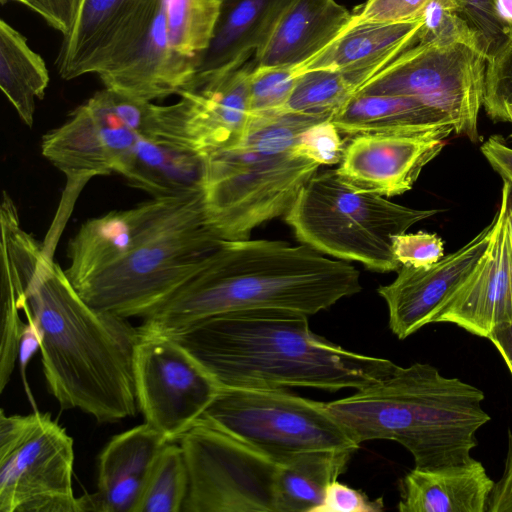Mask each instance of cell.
Listing matches in <instances>:
<instances>
[{
	"instance_id": "obj_32",
	"label": "cell",
	"mask_w": 512,
	"mask_h": 512,
	"mask_svg": "<svg viewBox=\"0 0 512 512\" xmlns=\"http://www.w3.org/2000/svg\"><path fill=\"white\" fill-rule=\"evenodd\" d=\"M418 42L461 43L485 56L479 36L462 18L453 0H430L422 16Z\"/></svg>"
},
{
	"instance_id": "obj_20",
	"label": "cell",
	"mask_w": 512,
	"mask_h": 512,
	"mask_svg": "<svg viewBox=\"0 0 512 512\" xmlns=\"http://www.w3.org/2000/svg\"><path fill=\"white\" fill-rule=\"evenodd\" d=\"M197 64L177 54L166 30L162 0L146 35L116 69L99 76L105 88L153 101L188 90Z\"/></svg>"
},
{
	"instance_id": "obj_2",
	"label": "cell",
	"mask_w": 512,
	"mask_h": 512,
	"mask_svg": "<svg viewBox=\"0 0 512 512\" xmlns=\"http://www.w3.org/2000/svg\"><path fill=\"white\" fill-rule=\"evenodd\" d=\"M308 317L274 309L233 311L166 337L189 351L221 387L358 390L395 368L388 359L346 350L315 334Z\"/></svg>"
},
{
	"instance_id": "obj_1",
	"label": "cell",
	"mask_w": 512,
	"mask_h": 512,
	"mask_svg": "<svg viewBox=\"0 0 512 512\" xmlns=\"http://www.w3.org/2000/svg\"><path fill=\"white\" fill-rule=\"evenodd\" d=\"M19 220L5 193L1 269L18 282L19 309L36 327L49 392L63 409H79L99 423L133 417L139 409L134 382L139 329L127 318L91 307Z\"/></svg>"
},
{
	"instance_id": "obj_4",
	"label": "cell",
	"mask_w": 512,
	"mask_h": 512,
	"mask_svg": "<svg viewBox=\"0 0 512 512\" xmlns=\"http://www.w3.org/2000/svg\"><path fill=\"white\" fill-rule=\"evenodd\" d=\"M484 398L476 386L416 362L396 365L378 382L326 406L359 445L395 441L411 453L415 467L431 468L472 457L476 433L490 421Z\"/></svg>"
},
{
	"instance_id": "obj_44",
	"label": "cell",
	"mask_w": 512,
	"mask_h": 512,
	"mask_svg": "<svg viewBox=\"0 0 512 512\" xmlns=\"http://www.w3.org/2000/svg\"><path fill=\"white\" fill-rule=\"evenodd\" d=\"M498 16L512 35V0H496Z\"/></svg>"
},
{
	"instance_id": "obj_11",
	"label": "cell",
	"mask_w": 512,
	"mask_h": 512,
	"mask_svg": "<svg viewBox=\"0 0 512 512\" xmlns=\"http://www.w3.org/2000/svg\"><path fill=\"white\" fill-rule=\"evenodd\" d=\"M134 382L145 422L176 442L205 413L221 386L183 346L166 336L139 332Z\"/></svg>"
},
{
	"instance_id": "obj_9",
	"label": "cell",
	"mask_w": 512,
	"mask_h": 512,
	"mask_svg": "<svg viewBox=\"0 0 512 512\" xmlns=\"http://www.w3.org/2000/svg\"><path fill=\"white\" fill-rule=\"evenodd\" d=\"M485 56L461 43L417 42L356 92L416 98L449 117L454 133L480 139Z\"/></svg>"
},
{
	"instance_id": "obj_14",
	"label": "cell",
	"mask_w": 512,
	"mask_h": 512,
	"mask_svg": "<svg viewBox=\"0 0 512 512\" xmlns=\"http://www.w3.org/2000/svg\"><path fill=\"white\" fill-rule=\"evenodd\" d=\"M161 0H82L56 61L59 75L72 80L119 67L139 45Z\"/></svg>"
},
{
	"instance_id": "obj_33",
	"label": "cell",
	"mask_w": 512,
	"mask_h": 512,
	"mask_svg": "<svg viewBox=\"0 0 512 512\" xmlns=\"http://www.w3.org/2000/svg\"><path fill=\"white\" fill-rule=\"evenodd\" d=\"M291 66H253L249 78L251 115L282 112L296 83Z\"/></svg>"
},
{
	"instance_id": "obj_43",
	"label": "cell",
	"mask_w": 512,
	"mask_h": 512,
	"mask_svg": "<svg viewBox=\"0 0 512 512\" xmlns=\"http://www.w3.org/2000/svg\"><path fill=\"white\" fill-rule=\"evenodd\" d=\"M512 375V322L496 327L488 336Z\"/></svg>"
},
{
	"instance_id": "obj_24",
	"label": "cell",
	"mask_w": 512,
	"mask_h": 512,
	"mask_svg": "<svg viewBox=\"0 0 512 512\" xmlns=\"http://www.w3.org/2000/svg\"><path fill=\"white\" fill-rule=\"evenodd\" d=\"M494 481L483 464L469 460L414 467L400 481L401 512H487Z\"/></svg>"
},
{
	"instance_id": "obj_22",
	"label": "cell",
	"mask_w": 512,
	"mask_h": 512,
	"mask_svg": "<svg viewBox=\"0 0 512 512\" xmlns=\"http://www.w3.org/2000/svg\"><path fill=\"white\" fill-rule=\"evenodd\" d=\"M352 13L336 0H290L253 63L296 67L324 49L351 21Z\"/></svg>"
},
{
	"instance_id": "obj_17",
	"label": "cell",
	"mask_w": 512,
	"mask_h": 512,
	"mask_svg": "<svg viewBox=\"0 0 512 512\" xmlns=\"http://www.w3.org/2000/svg\"><path fill=\"white\" fill-rule=\"evenodd\" d=\"M496 214L470 241L429 267L401 266L397 277L378 287L389 314V328L406 339L432 319L444 302L469 277L491 239Z\"/></svg>"
},
{
	"instance_id": "obj_27",
	"label": "cell",
	"mask_w": 512,
	"mask_h": 512,
	"mask_svg": "<svg viewBox=\"0 0 512 512\" xmlns=\"http://www.w3.org/2000/svg\"><path fill=\"white\" fill-rule=\"evenodd\" d=\"M49 84L43 58L26 38L5 20L0 21V87L22 121L31 127L35 103L42 99Z\"/></svg>"
},
{
	"instance_id": "obj_18",
	"label": "cell",
	"mask_w": 512,
	"mask_h": 512,
	"mask_svg": "<svg viewBox=\"0 0 512 512\" xmlns=\"http://www.w3.org/2000/svg\"><path fill=\"white\" fill-rule=\"evenodd\" d=\"M445 145L439 136L357 135L345 145L336 169L358 189L392 197L411 190Z\"/></svg>"
},
{
	"instance_id": "obj_34",
	"label": "cell",
	"mask_w": 512,
	"mask_h": 512,
	"mask_svg": "<svg viewBox=\"0 0 512 512\" xmlns=\"http://www.w3.org/2000/svg\"><path fill=\"white\" fill-rule=\"evenodd\" d=\"M344 148L341 133L330 117L308 126L296 144V150L301 156L320 166L340 163Z\"/></svg>"
},
{
	"instance_id": "obj_6",
	"label": "cell",
	"mask_w": 512,
	"mask_h": 512,
	"mask_svg": "<svg viewBox=\"0 0 512 512\" xmlns=\"http://www.w3.org/2000/svg\"><path fill=\"white\" fill-rule=\"evenodd\" d=\"M223 240L205 222L202 190L153 197L121 257L75 289L93 308L145 318L171 298Z\"/></svg>"
},
{
	"instance_id": "obj_40",
	"label": "cell",
	"mask_w": 512,
	"mask_h": 512,
	"mask_svg": "<svg viewBox=\"0 0 512 512\" xmlns=\"http://www.w3.org/2000/svg\"><path fill=\"white\" fill-rule=\"evenodd\" d=\"M487 512H512V433L508 432V450L502 476L494 482Z\"/></svg>"
},
{
	"instance_id": "obj_5",
	"label": "cell",
	"mask_w": 512,
	"mask_h": 512,
	"mask_svg": "<svg viewBox=\"0 0 512 512\" xmlns=\"http://www.w3.org/2000/svg\"><path fill=\"white\" fill-rule=\"evenodd\" d=\"M324 118L329 117L251 115L237 143L204 156V216L217 238L249 239L256 227L285 216L320 167L297 152L299 136Z\"/></svg>"
},
{
	"instance_id": "obj_39",
	"label": "cell",
	"mask_w": 512,
	"mask_h": 512,
	"mask_svg": "<svg viewBox=\"0 0 512 512\" xmlns=\"http://www.w3.org/2000/svg\"><path fill=\"white\" fill-rule=\"evenodd\" d=\"M40 412L26 416H7L4 410L0 413V458L13 451L33 430L38 423Z\"/></svg>"
},
{
	"instance_id": "obj_36",
	"label": "cell",
	"mask_w": 512,
	"mask_h": 512,
	"mask_svg": "<svg viewBox=\"0 0 512 512\" xmlns=\"http://www.w3.org/2000/svg\"><path fill=\"white\" fill-rule=\"evenodd\" d=\"M430 0H367L352 13L356 21L398 23L422 19Z\"/></svg>"
},
{
	"instance_id": "obj_19",
	"label": "cell",
	"mask_w": 512,
	"mask_h": 512,
	"mask_svg": "<svg viewBox=\"0 0 512 512\" xmlns=\"http://www.w3.org/2000/svg\"><path fill=\"white\" fill-rule=\"evenodd\" d=\"M168 441L146 422L115 435L98 458L97 491L78 497V512H135Z\"/></svg>"
},
{
	"instance_id": "obj_30",
	"label": "cell",
	"mask_w": 512,
	"mask_h": 512,
	"mask_svg": "<svg viewBox=\"0 0 512 512\" xmlns=\"http://www.w3.org/2000/svg\"><path fill=\"white\" fill-rule=\"evenodd\" d=\"M362 86L354 75L334 70L298 72L295 86L282 112L331 117Z\"/></svg>"
},
{
	"instance_id": "obj_41",
	"label": "cell",
	"mask_w": 512,
	"mask_h": 512,
	"mask_svg": "<svg viewBox=\"0 0 512 512\" xmlns=\"http://www.w3.org/2000/svg\"><path fill=\"white\" fill-rule=\"evenodd\" d=\"M481 153L503 181L512 186V148L501 135H492L480 147Z\"/></svg>"
},
{
	"instance_id": "obj_35",
	"label": "cell",
	"mask_w": 512,
	"mask_h": 512,
	"mask_svg": "<svg viewBox=\"0 0 512 512\" xmlns=\"http://www.w3.org/2000/svg\"><path fill=\"white\" fill-rule=\"evenodd\" d=\"M392 249L401 266L429 267L444 256V242L436 233L419 231L392 238Z\"/></svg>"
},
{
	"instance_id": "obj_28",
	"label": "cell",
	"mask_w": 512,
	"mask_h": 512,
	"mask_svg": "<svg viewBox=\"0 0 512 512\" xmlns=\"http://www.w3.org/2000/svg\"><path fill=\"white\" fill-rule=\"evenodd\" d=\"M353 453L311 451L280 464L277 512H314L321 504L327 485L346 470Z\"/></svg>"
},
{
	"instance_id": "obj_16",
	"label": "cell",
	"mask_w": 512,
	"mask_h": 512,
	"mask_svg": "<svg viewBox=\"0 0 512 512\" xmlns=\"http://www.w3.org/2000/svg\"><path fill=\"white\" fill-rule=\"evenodd\" d=\"M511 191L512 186L503 181L488 246L469 277L436 312L432 323H451L488 338L496 327L512 322Z\"/></svg>"
},
{
	"instance_id": "obj_8",
	"label": "cell",
	"mask_w": 512,
	"mask_h": 512,
	"mask_svg": "<svg viewBox=\"0 0 512 512\" xmlns=\"http://www.w3.org/2000/svg\"><path fill=\"white\" fill-rule=\"evenodd\" d=\"M202 418L279 464L306 452L354 453L360 446L326 403L286 389L221 387Z\"/></svg>"
},
{
	"instance_id": "obj_12",
	"label": "cell",
	"mask_w": 512,
	"mask_h": 512,
	"mask_svg": "<svg viewBox=\"0 0 512 512\" xmlns=\"http://www.w3.org/2000/svg\"><path fill=\"white\" fill-rule=\"evenodd\" d=\"M73 466V439L40 413L28 436L0 458V511L78 512Z\"/></svg>"
},
{
	"instance_id": "obj_10",
	"label": "cell",
	"mask_w": 512,
	"mask_h": 512,
	"mask_svg": "<svg viewBox=\"0 0 512 512\" xmlns=\"http://www.w3.org/2000/svg\"><path fill=\"white\" fill-rule=\"evenodd\" d=\"M178 443L189 474L182 512H277L279 463L202 417Z\"/></svg>"
},
{
	"instance_id": "obj_31",
	"label": "cell",
	"mask_w": 512,
	"mask_h": 512,
	"mask_svg": "<svg viewBox=\"0 0 512 512\" xmlns=\"http://www.w3.org/2000/svg\"><path fill=\"white\" fill-rule=\"evenodd\" d=\"M189 474L180 444L168 442L158 455L135 512H182Z\"/></svg>"
},
{
	"instance_id": "obj_3",
	"label": "cell",
	"mask_w": 512,
	"mask_h": 512,
	"mask_svg": "<svg viewBox=\"0 0 512 512\" xmlns=\"http://www.w3.org/2000/svg\"><path fill=\"white\" fill-rule=\"evenodd\" d=\"M362 289L359 271L311 247L279 240H223L204 265L138 327L166 336L208 317L274 309L307 316Z\"/></svg>"
},
{
	"instance_id": "obj_45",
	"label": "cell",
	"mask_w": 512,
	"mask_h": 512,
	"mask_svg": "<svg viewBox=\"0 0 512 512\" xmlns=\"http://www.w3.org/2000/svg\"><path fill=\"white\" fill-rule=\"evenodd\" d=\"M504 111L507 116L508 122L512 123V98L504 102ZM512 138V134H511Z\"/></svg>"
},
{
	"instance_id": "obj_38",
	"label": "cell",
	"mask_w": 512,
	"mask_h": 512,
	"mask_svg": "<svg viewBox=\"0 0 512 512\" xmlns=\"http://www.w3.org/2000/svg\"><path fill=\"white\" fill-rule=\"evenodd\" d=\"M82 0H28L27 7L66 36L76 20Z\"/></svg>"
},
{
	"instance_id": "obj_37",
	"label": "cell",
	"mask_w": 512,
	"mask_h": 512,
	"mask_svg": "<svg viewBox=\"0 0 512 512\" xmlns=\"http://www.w3.org/2000/svg\"><path fill=\"white\" fill-rule=\"evenodd\" d=\"M383 509L382 497L371 500L361 490L335 479L327 485L323 500L314 512H380Z\"/></svg>"
},
{
	"instance_id": "obj_26",
	"label": "cell",
	"mask_w": 512,
	"mask_h": 512,
	"mask_svg": "<svg viewBox=\"0 0 512 512\" xmlns=\"http://www.w3.org/2000/svg\"><path fill=\"white\" fill-rule=\"evenodd\" d=\"M204 157L160 138L139 136L121 172L130 185L153 197L202 190Z\"/></svg>"
},
{
	"instance_id": "obj_21",
	"label": "cell",
	"mask_w": 512,
	"mask_h": 512,
	"mask_svg": "<svg viewBox=\"0 0 512 512\" xmlns=\"http://www.w3.org/2000/svg\"><path fill=\"white\" fill-rule=\"evenodd\" d=\"M422 19L350 23L319 53L294 67L297 72L326 69L356 76L362 85L418 42Z\"/></svg>"
},
{
	"instance_id": "obj_29",
	"label": "cell",
	"mask_w": 512,
	"mask_h": 512,
	"mask_svg": "<svg viewBox=\"0 0 512 512\" xmlns=\"http://www.w3.org/2000/svg\"><path fill=\"white\" fill-rule=\"evenodd\" d=\"M168 39L180 56L198 63L210 45L219 0H162Z\"/></svg>"
},
{
	"instance_id": "obj_23",
	"label": "cell",
	"mask_w": 512,
	"mask_h": 512,
	"mask_svg": "<svg viewBox=\"0 0 512 512\" xmlns=\"http://www.w3.org/2000/svg\"><path fill=\"white\" fill-rule=\"evenodd\" d=\"M219 1L220 13L212 40L188 90L247 63L290 0Z\"/></svg>"
},
{
	"instance_id": "obj_15",
	"label": "cell",
	"mask_w": 512,
	"mask_h": 512,
	"mask_svg": "<svg viewBox=\"0 0 512 512\" xmlns=\"http://www.w3.org/2000/svg\"><path fill=\"white\" fill-rule=\"evenodd\" d=\"M254 63L183 91L170 105L165 138L201 156L237 143L251 119L249 78Z\"/></svg>"
},
{
	"instance_id": "obj_46",
	"label": "cell",
	"mask_w": 512,
	"mask_h": 512,
	"mask_svg": "<svg viewBox=\"0 0 512 512\" xmlns=\"http://www.w3.org/2000/svg\"><path fill=\"white\" fill-rule=\"evenodd\" d=\"M8 1L18 2V3L25 5L26 7L28 5V0H1L2 3L8 2Z\"/></svg>"
},
{
	"instance_id": "obj_25",
	"label": "cell",
	"mask_w": 512,
	"mask_h": 512,
	"mask_svg": "<svg viewBox=\"0 0 512 512\" xmlns=\"http://www.w3.org/2000/svg\"><path fill=\"white\" fill-rule=\"evenodd\" d=\"M330 120L350 138L384 134L446 139L454 132L447 115L408 96L357 93Z\"/></svg>"
},
{
	"instance_id": "obj_13",
	"label": "cell",
	"mask_w": 512,
	"mask_h": 512,
	"mask_svg": "<svg viewBox=\"0 0 512 512\" xmlns=\"http://www.w3.org/2000/svg\"><path fill=\"white\" fill-rule=\"evenodd\" d=\"M138 138L120 113L115 92L104 88L43 136L41 152L74 188L95 176L121 174Z\"/></svg>"
},
{
	"instance_id": "obj_7",
	"label": "cell",
	"mask_w": 512,
	"mask_h": 512,
	"mask_svg": "<svg viewBox=\"0 0 512 512\" xmlns=\"http://www.w3.org/2000/svg\"><path fill=\"white\" fill-rule=\"evenodd\" d=\"M439 212L360 190L337 169H328L306 183L284 220L301 243L317 252L385 273L401 267L392 238Z\"/></svg>"
},
{
	"instance_id": "obj_42",
	"label": "cell",
	"mask_w": 512,
	"mask_h": 512,
	"mask_svg": "<svg viewBox=\"0 0 512 512\" xmlns=\"http://www.w3.org/2000/svg\"><path fill=\"white\" fill-rule=\"evenodd\" d=\"M38 349H40V341L36 327L32 321L27 320L22 330L18 347V360L25 383V370L27 364Z\"/></svg>"
}]
</instances>
